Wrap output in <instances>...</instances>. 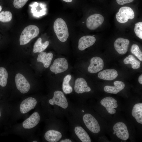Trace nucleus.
Instances as JSON below:
<instances>
[{"label": "nucleus", "mask_w": 142, "mask_h": 142, "mask_svg": "<svg viewBox=\"0 0 142 142\" xmlns=\"http://www.w3.org/2000/svg\"><path fill=\"white\" fill-rule=\"evenodd\" d=\"M63 0L67 2H70L72 1L73 0Z\"/></svg>", "instance_id": "34"}, {"label": "nucleus", "mask_w": 142, "mask_h": 142, "mask_svg": "<svg viewBox=\"0 0 142 142\" xmlns=\"http://www.w3.org/2000/svg\"><path fill=\"white\" fill-rule=\"evenodd\" d=\"M72 78L71 75L68 74L64 78L62 84V89L63 92L66 94L72 93L73 89L69 84V82Z\"/></svg>", "instance_id": "25"}, {"label": "nucleus", "mask_w": 142, "mask_h": 142, "mask_svg": "<svg viewBox=\"0 0 142 142\" xmlns=\"http://www.w3.org/2000/svg\"><path fill=\"white\" fill-rule=\"evenodd\" d=\"M96 39L93 36H86L81 37L79 40L78 48L81 51L93 45L95 42Z\"/></svg>", "instance_id": "15"}, {"label": "nucleus", "mask_w": 142, "mask_h": 142, "mask_svg": "<svg viewBox=\"0 0 142 142\" xmlns=\"http://www.w3.org/2000/svg\"><path fill=\"white\" fill-rule=\"evenodd\" d=\"M90 64L88 68V72L90 73L98 72L103 69L104 62L103 59L98 57H95L90 60Z\"/></svg>", "instance_id": "10"}, {"label": "nucleus", "mask_w": 142, "mask_h": 142, "mask_svg": "<svg viewBox=\"0 0 142 142\" xmlns=\"http://www.w3.org/2000/svg\"><path fill=\"white\" fill-rule=\"evenodd\" d=\"M131 51L140 61H142V52L138 45L136 44L133 45L131 47Z\"/></svg>", "instance_id": "28"}, {"label": "nucleus", "mask_w": 142, "mask_h": 142, "mask_svg": "<svg viewBox=\"0 0 142 142\" xmlns=\"http://www.w3.org/2000/svg\"><path fill=\"white\" fill-rule=\"evenodd\" d=\"M117 101L114 98L110 97H105L100 101L101 104L105 107L109 114H113L116 113V110L114 109L118 106Z\"/></svg>", "instance_id": "11"}, {"label": "nucleus", "mask_w": 142, "mask_h": 142, "mask_svg": "<svg viewBox=\"0 0 142 142\" xmlns=\"http://www.w3.org/2000/svg\"><path fill=\"white\" fill-rule=\"evenodd\" d=\"M134 31L136 35L139 38L142 39V22H138L135 24Z\"/></svg>", "instance_id": "29"}, {"label": "nucleus", "mask_w": 142, "mask_h": 142, "mask_svg": "<svg viewBox=\"0 0 142 142\" xmlns=\"http://www.w3.org/2000/svg\"><path fill=\"white\" fill-rule=\"evenodd\" d=\"M113 134H115V133L114 132L113 133Z\"/></svg>", "instance_id": "38"}, {"label": "nucleus", "mask_w": 142, "mask_h": 142, "mask_svg": "<svg viewBox=\"0 0 142 142\" xmlns=\"http://www.w3.org/2000/svg\"><path fill=\"white\" fill-rule=\"evenodd\" d=\"M113 129L117 136L120 139L126 140L129 135L126 125L122 122H118L114 124Z\"/></svg>", "instance_id": "9"}, {"label": "nucleus", "mask_w": 142, "mask_h": 142, "mask_svg": "<svg viewBox=\"0 0 142 142\" xmlns=\"http://www.w3.org/2000/svg\"><path fill=\"white\" fill-rule=\"evenodd\" d=\"M54 32L58 39L62 42L66 41L69 37L68 28L65 22L58 18L55 21L53 25Z\"/></svg>", "instance_id": "1"}, {"label": "nucleus", "mask_w": 142, "mask_h": 142, "mask_svg": "<svg viewBox=\"0 0 142 142\" xmlns=\"http://www.w3.org/2000/svg\"><path fill=\"white\" fill-rule=\"evenodd\" d=\"M36 99L32 97H28L23 100L20 104V110L22 114H25L34 108L37 104Z\"/></svg>", "instance_id": "12"}, {"label": "nucleus", "mask_w": 142, "mask_h": 142, "mask_svg": "<svg viewBox=\"0 0 142 142\" xmlns=\"http://www.w3.org/2000/svg\"><path fill=\"white\" fill-rule=\"evenodd\" d=\"M68 64L67 59L64 58L55 59L50 67V70L55 74L63 72L68 69Z\"/></svg>", "instance_id": "6"}, {"label": "nucleus", "mask_w": 142, "mask_h": 142, "mask_svg": "<svg viewBox=\"0 0 142 142\" xmlns=\"http://www.w3.org/2000/svg\"><path fill=\"white\" fill-rule=\"evenodd\" d=\"M42 41L41 38H39L34 43L33 50L34 53L43 52L49 45V42L48 41H46L44 43H42Z\"/></svg>", "instance_id": "23"}, {"label": "nucleus", "mask_w": 142, "mask_h": 142, "mask_svg": "<svg viewBox=\"0 0 142 142\" xmlns=\"http://www.w3.org/2000/svg\"><path fill=\"white\" fill-rule=\"evenodd\" d=\"M138 82L141 84H142V75H140L138 78Z\"/></svg>", "instance_id": "32"}, {"label": "nucleus", "mask_w": 142, "mask_h": 142, "mask_svg": "<svg viewBox=\"0 0 142 142\" xmlns=\"http://www.w3.org/2000/svg\"><path fill=\"white\" fill-rule=\"evenodd\" d=\"M124 63L125 64H131L132 68L134 69H138L140 66V62L131 55H130L125 58L124 60Z\"/></svg>", "instance_id": "24"}, {"label": "nucleus", "mask_w": 142, "mask_h": 142, "mask_svg": "<svg viewBox=\"0 0 142 142\" xmlns=\"http://www.w3.org/2000/svg\"><path fill=\"white\" fill-rule=\"evenodd\" d=\"M28 0H14L13 5L14 7L17 9L22 7Z\"/></svg>", "instance_id": "30"}, {"label": "nucleus", "mask_w": 142, "mask_h": 142, "mask_svg": "<svg viewBox=\"0 0 142 142\" xmlns=\"http://www.w3.org/2000/svg\"><path fill=\"white\" fill-rule=\"evenodd\" d=\"M130 43L126 39L119 38L115 41L114 46L116 51L119 54H124L127 52Z\"/></svg>", "instance_id": "13"}, {"label": "nucleus", "mask_w": 142, "mask_h": 142, "mask_svg": "<svg viewBox=\"0 0 142 142\" xmlns=\"http://www.w3.org/2000/svg\"><path fill=\"white\" fill-rule=\"evenodd\" d=\"M15 82L17 89L21 93L25 94L29 91L30 87V84L22 74L19 73L16 74Z\"/></svg>", "instance_id": "7"}, {"label": "nucleus", "mask_w": 142, "mask_h": 142, "mask_svg": "<svg viewBox=\"0 0 142 142\" xmlns=\"http://www.w3.org/2000/svg\"><path fill=\"white\" fill-rule=\"evenodd\" d=\"M12 16L11 12L3 11L0 13V21L3 22H8L12 19Z\"/></svg>", "instance_id": "27"}, {"label": "nucleus", "mask_w": 142, "mask_h": 142, "mask_svg": "<svg viewBox=\"0 0 142 142\" xmlns=\"http://www.w3.org/2000/svg\"><path fill=\"white\" fill-rule=\"evenodd\" d=\"M33 142H37V141H33Z\"/></svg>", "instance_id": "36"}, {"label": "nucleus", "mask_w": 142, "mask_h": 142, "mask_svg": "<svg viewBox=\"0 0 142 142\" xmlns=\"http://www.w3.org/2000/svg\"><path fill=\"white\" fill-rule=\"evenodd\" d=\"M62 136L60 132L53 130L47 131L44 135L46 140L49 142H57L62 138Z\"/></svg>", "instance_id": "20"}, {"label": "nucleus", "mask_w": 142, "mask_h": 142, "mask_svg": "<svg viewBox=\"0 0 142 142\" xmlns=\"http://www.w3.org/2000/svg\"><path fill=\"white\" fill-rule=\"evenodd\" d=\"M114 84V86H105L104 88V91L108 93L116 94L123 89L125 87L124 83L121 81H115Z\"/></svg>", "instance_id": "18"}, {"label": "nucleus", "mask_w": 142, "mask_h": 142, "mask_svg": "<svg viewBox=\"0 0 142 142\" xmlns=\"http://www.w3.org/2000/svg\"><path fill=\"white\" fill-rule=\"evenodd\" d=\"M39 30L36 26L31 25L26 27L22 32L19 38L20 45H25L38 35Z\"/></svg>", "instance_id": "2"}, {"label": "nucleus", "mask_w": 142, "mask_h": 142, "mask_svg": "<svg viewBox=\"0 0 142 142\" xmlns=\"http://www.w3.org/2000/svg\"><path fill=\"white\" fill-rule=\"evenodd\" d=\"M49 103L51 105H56L64 109L67 108L68 106L66 97L63 93L59 90L54 92L53 97L49 100Z\"/></svg>", "instance_id": "5"}, {"label": "nucleus", "mask_w": 142, "mask_h": 142, "mask_svg": "<svg viewBox=\"0 0 142 142\" xmlns=\"http://www.w3.org/2000/svg\"><path fill=\"white\" fill-rule=\"evenodd\" d=\"M75 134L82 142H91L90 138L86 131L81 126H77L74 129Z\"/></svg>", "instance_id": "21"}, {"label": "nucleus", "mask_w": 142, "mask_h": 142, "mask_svg": "<svg viewBox=\"0 0 142 142\" xmlns=\"http://www.w3.org/2000/svg\"><path fill=\"white\" fill-rule=\"evenodd\" d=\"M132 115L138 123L142 124V103L135 105L132 111Z\"/></svg>", "instance_id": "22"}, {"label": "nucleus", "mask_w": 142, "mask_h": 142, "mask_svg": "<svg viewBox=\"0 0 142 142\" xmlns=\"http://www.w3.org/2000/svg\"><path fill=\"white\" fill-rule=\"evenodd\" d=\"M82 112L83 113L84 112V111L83 110H82Z\"/></svg>", "instance_id": "39"}, {"label": "nucleus", "mask_w": 142, "mask_h": 142, "mask_svg": "<svg viewBox=\"0 0 142 142\" xmlns=\"http://www.w3.org/2000/svg\"><path fill=\"white\" fill-rule=\"evenodd\" d=\"M118 76L117 72L114 69H105L100 72L98 74L100 79L108 80L114 79Z\"/></svg>", "instance_id": "17"}, {"label": "nucleus", "mask_w": 142, "mask_h": 142, "mask_svg": "<svg viewBox=\"0 0 142 142\" xmlns=\"http://www.w3.org/2000/svg\"><path fill=\"white\" fill-rule=\"evenodd\" d=\"M60 142H71L72 141L69 139H66L65 140H61Z\"/></svg>", "instance_id": "33"}, {"label": "nucleus", "mask_w": 142, "mask_h": 142, "mask_svg": "<svg viewBox=\"0 0 142 142\" xmlns=\"http://www.w3.org/2000/svg\"><path fill=\"white\" fill-rule=\"evenodd\" d=\"M2 9V6H0V12L1 11Z\"/></svg>", "instance_id": "35"}, {"label": "nucleus", "mask_w": 142, "mask_h": 142, "mask_svg": "<svg viewBox=\"0 0 142 142\" xmlns=\"http://www.w3.org/2000/svg\"><path fill=\"white\" fill-rule=\"evenodd\" d=\"M74 89L75 92L78 94L89 92L91 91V89L88 86L85 80L82 78H78L76 80Z\"/></svg>", "instance_id": "16"}, {"label": "nucleus", "mask_w": 142, "mask_h": 142, "mask_svg": "<svg viewBox=\"0 0 142 142\" xmlns=\"http://www.w3.org/2000/svg\"><path fill=\"white\" fill-rule=\"evenodd\" d=\"M104 20L103 16L100 14H92L88 17L87 19V26L90 30H95L103 23Z\"/></svg>", "instance_id": "8"}, {"label": "nucleus", "mask_w": 142, "mask_h": 142, "mask_svg": "<svg viewBox=\"0 0 142 142\" xmlns=\"http://www.w3.org/2000/svg\"><path fill=\"white\" fill-rule=\"evenodd\" d=\"M134 0H116L118 4L123 5L133 2Z\"/></svg>", "instance_id": "31"}, {"label": "nucleus", "mask_w": 142, "mask_h": 142, "mask_svg": "<svg viewBox=\"0 0 142 142\" xmlns=\"http://www.w3.org/2000/svg\"><path fill=\"white\" fill-rule=\"evenodd\" d=\"M1 116V111H0V117Z\"/></svg>", "instance_id": "37"}, {"label": "nucleus", "mask_w": 142, "mask_h": 142, "mask_svg": "<svg viewBox=\"0 0 142 142\" xmlns=\"http://www.w3.org/2000/svg\"><path fill=\"white\" fill-rule=\"evenodd\" d=\"M40 119V115L38 113H33L29 117L24 121L22 126L25 129L32 128L39 123Z\"/></svg>", "instance_id": "14"}, {"label": "nucleus", "mask_w": 142, "mask_h": 142, "mask_svg": "<svg viewBox=\"0 0 142 142\" xmlns=\"http://www.w3.org/2000/svg\"><path fill=\"white\" fill-rule=\"evenodd\" d=\"M133 10L128 7H121L116 14V18L117 21L121 23L126 22L129 19H132L134 17Z\"/></svg>", "instance_id": "3"}, {"label": "nucleus", "mask_w": 142, "mask_h": 142, "mask_svg": "<svg viewBox=\"0 0 142 142\" xmlns=\"http://www.w3.org/2000/svg\"><path fill=\"white\" fill-rule=\"evenodd\" d=\"M83 120L86 126L92 132L99 133L100 128L99 124L95 118L90 114H86L83 117Z\"/></svg>", "instance_id": "4"}, {"label": "nucleus", "mask_w": 142, "mask_h": 142, "mask_svg": "<svg viewBox=\"0 0 142 142\" xmlns=\"http://www.w3.org/2000/svg\"><path fill=\"white\" fill-rule=\"evenodd\" d=\"M53 58V54L52 53H47L46 52H42L38 54L37 60L38 62L42 63L44 67L47 68L50 65Z\"/></svg>", "instance_id": "19"}, {"label": "nucleus", "mask_w": 142, "mask_h": 142, "mask_svg": "<svg viewBox=\"0 0 142 142\" xmlns=\"http://www.w3.org/2000/svg\"><path fill=\"white\" fill-rule=\"evenodd\" d=\"M8 74L6 69L3 67H0V85L6 86L7 84Z\"/></svg>", "instance_id": "26"}]
</instances>
